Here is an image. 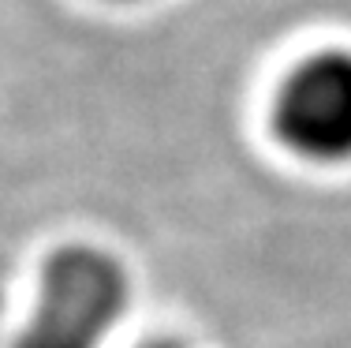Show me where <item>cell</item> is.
<instances>
[{
	"label": "cell",
	"instance_id": "7a4b0ae2",
	"mask_svg": "<svg viewBox=\"0 0 351 348\" xmlns=\"http://www.w3.org/2000/svg\"><path fill=\"white\" fill-rule=\"evenodd\" d=\"M273 131L303 161H351V49L311 53L280 79Z\"/></svg>",
	"mask_w": 351,
	"mask_h": 348
},
{
	"label": "cell",
	"instance_id": "3957f363",
	"mask_svg": "<svg viewBox=\"0 0 351 348\" xmlns=\"http://www.w3.org/2000/svg\"><path fill=\"white\" fill-rule=\"evenodd\" d=\"M142 348H183L180 341H169V337H161V341H149V345H142Z\"/></svg>",
	"mask_w": 351,
	"mask_h": 348
},
{
	"label": "cell",
	"instance_id": "6da1fadb",
	"mask_svg": "<svg viewBox=\"0 0 351 348\" xmlns=\"http://www.w3.org/2000/svg\"><path fill=\"white\" fill-rule=\"evenodd\" d=\"M131 281L116 255L64 244L41 266L38 303L15 348H101L123 311Z\"/></svg>",
	"mask_w": 351,
	"mask_h": 348
}]
</instances>
